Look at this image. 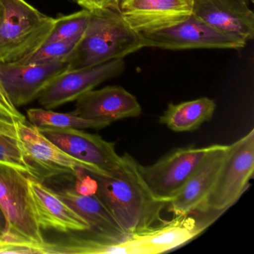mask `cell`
<instances>
[{
  "label": "cell",
  "instance_id": "obj_1",
  "mask_svg": "<svg viewBox=\"0 0 254 254\" xmlns=\"http://www.w3.org/2000/svg\"><path fill=\"white\" fill-rule=\"evenodd\" d=\"M90 173V172H89ZM97 182L96 195L130 235L163 222L167 203L157 200L144 182L139 163L131 155H122L120 166L106 175L90 173Z\"/></svg>",
  "mask_w": 254,
  "mask_h": 254
},
{
  "label": "cell",
  "instance_id": "obj_2",
  "mask_svg": "<svg viewBox=\"0 0 254 254\" xmlns=\"http://www.w3.org/2000/svg\"><path fill=\"white\" fill-rule=\"evenodd\" d=\"M142 48L140 34L127 24L119 11H90L85 32L68 59V69H84L123 59Z\"/></svg>",
  "mask_w": 254,
  "mask_h": 254
},
{
  "label": "cell",
  "instance_id": "obj_3",
  "mask_svg": "<svg viewBox=\"0 0 254 254\" xmlns=\"http://www.w3.org/2000/svg\"><path fill=\"white\" fill-rule=\"evenodd\" d=\"M27 174L0 163V210L5 221L0 245H26L40 254L46 239L38 225L28 187Z\"/></svg>",
  "mask_w": 254,
  "mask_h": 254
},
{
  "label": "cell",
  "instance_id": "obj_4",
  "mask_svg": "<svg viewBox=\"0 0 254 254\" xmlns=\"http://www.w3.org/2000/svg\"><path fill=\"white\" fill-rule=\"evenodd\" d=\"M0 64H17L30 57L48 39L55 18L40 12L25 0H2Z\"/></svg>",
  "mask_w": 254,
  "mask_h": 254
},
{
  "label": "cell",
  "instance_id": "obj_5",
  "mask_svg": "<svg viewBox=\"0 0 254 254\" xmlns=\"http://www.w3.org/2000/svg\"><path fill=\"white\" fill-rule=\"evenodd\" d=\"M254 172V130L252 129L230 145L210 191L196 212L224 214L248 190Z\"/></svg>",
  "mask_w": 254,
  "mask_h": 254
},
{
  "label": "cell",
  "instance_id": "obj_6",
  "mask_svg": "<svg viewBox=\"0 0 254 254\" xmlns=\"http://www.w3.org/2000/svg\"><path fill=\"white\" fill-rule=\"evenodd\" d=\"M220 215L193 212L175 215L148 230L127 236L122 245L127 254H158L185 245L201 234Z\"/></svg>",
  "mask_w": 254,
  "mask_h": 254
},
{
  "label": "cell",
  "instance_id": "obj_7",
  "mask_svg": "<svg viewBox=\"0 0 254 254\" xmlns=\"http://www.w3.org/2000/svg\"><path fill=\"white\" fill-rule=\"evenodd\" d=\"M212 145H189L177 148L159 159L154 164H139L144 182L157 200L168 203L185 185Z\"/></svg>",
  "mask_w": 254,
  "mask_h": 254
},
{
  "label": "cell",
  "instance_id": "obj_8",
  "mask_svg": "<svg viewBox=\"0 0 254 254\" xmlns=\"http://www.w3.org/2000/svg\"><path fill=\"white\" fill-rule=\"evenodd\" d=\"M140 34L144 47L181 50L245 47L247 41L221 32L194 14L166 29Z\"/></svg>",
  "mask_w": 254,
  "mask_h": 254
},
{
  "label": "cell",
  "instance_id": "obj_9",
  "mask_svg": "<svg viewBox=\"0 0 254 254\" xmlns=\"http://www.w3.org/2000/svg\"><path fill=\"white\" fill-rule=\"evenodd\" d=\"M49 139L76 160L87 164L91 174L106 175L120 166L122 156L116 143L81 129L38 127Z\"/></svg>",
  "mask_w": 254,
  "mask_h": 254
},
{
  "label": "cell",
  "instance_id": "obj_10",
  "mask_svg": "<svg viewBox=\"0 0 254 254\" xmlns=\"http://www.w3.org/2000/svg\"><path fill=\"white\" fill-rule=\"evenodd\" d=\"M123 59H115L84 69L65 71L41 92L38 100L45 109L52 110L76 101L99 84L123 73Z\"/></svg>",
  "mask_w": 254,
  "mask_h": 254
},
{
  "label": "cell",
  "instance_id": "obj_11",
  "mask_svg": "<svg viewBox=\"0 0 254 254\" xmlns=\"http://www.w3.org/2000/svg\"><path fill=\"white\" fill-rule=\"evenodd\" d=\"M18 133L28 160L39 181L62 175L74 176L79 168L92 172L87 164L69 155L27 120L19 122Z\"/></svg>",
  "mask_w": 254,
  "mask_h": 254
},
{
  "label": "cell",
  "instance_id": "obj_12",
  "mask_svg": "<svg viewBox=\"0 0 254 254\" xmlns=\"http://www.w3.org/2000/svg\"><path fill=\"white\" fill-rule=\"evenodd\" d=\"M68 69V62L27 64H0V81L18 109L38 99L51 81Z\"/></svg>",
  "mask_w": 254,
  "mask_h": 254
},
{
  "label": "cell",
  "instance_id": "obj_13",
  "mask_svg": "<svg viewBox=\"0 0 254 254\" xmlns=\"http://www.w3.org/2000/svg\"><path fill=\"white\" fill-rule=\"evenodd\" d=\"M118 11L138 33L166 29L192 14L193 0H119Z\"/></svg>",
  "mask_w": 254,
  "mask_h": 254
},
{
  "label": "cell",
  "instance_id": "obj_14",
  "mask_svg": "<svg viewBox=\"0 0 254 254\" xmlns=\"http://www.w3.org/2000/svg\"><path fill=\"white\" fill-rule=\"evenodd\" d=\"M27 182L34 212L41 230H54L64 234L90 230L88 222L55 190L32 176H28Z\"/></svg>",
  "mask_w": 254,
  "mask_h": 254
},
{
  "label": "cell",
  "instance_id": "obj_15",
  "mask_svg": "<svg viewBox=\"0 0 254 254\" xmlns=\"http://www.w3.org/2000/svg\"><path fill=\"white\" fill-rule=\"evenodd\" d=\"M73 112L80 117L113 123L142 114L136 96L120 86L94 89L80 96Z\"/></svg>",
  "mask_w": 254,
  "mask_h": 254
},
{
  "label": "cell",
  "instance_id": "obj_16",
  "mask_svg": "<svg viewBox=\"0 0 254 254\" xmlns=\"http://www.w3.org/2000/svg\"><path fill=\"white\" fill-rule=\"evenodd\" d=\"M230 145H212L209 152L178 194L167 203L174 215L197 211L209 194L227 156Z\"/></svg>",
  "mask_w": 254,
  "mask_h": 254
},
{
  "label": "cell",
  "instance_id": "obj_17",
  "mask_svg": "<svg viewBox=\"0 0 254 254\" xmlns=\"http://www.w3.org/2000/svg\"><path fill=\"white\" fill-rule=\"evenodd\" d=\"M192 14L224 33L254 39V14L247 0H193Z\"/></svg>",
  "mask_w": 254,
  "mask_h": 254
},
{
  "label": "cell",
  "instance_id": "obj_18",
  "mask_svg": "<svg viewBox=\"0 0 254 254\" xmlns=\"http://www.w3.org/2000/svg\"><path fill=\"white\" fill-rule=\"evenodd\" d=\"M56 194L90 224V231L112 240H126L128 235L120 227L114 215L95 195L78 194L72 187L55 190Z\"/></svg>",
  "mask_w": 254,
  "mask_h": 254
},
{
  "label": "cell",
  "instance_id": "obj_19",
  "mask_svg": "<svg viewBox=\"0 0 254 254\" xmlns=\"http://www.w3.org/2000/svg\"><path fill=\"white\" fill-rule=\"evenodd\" d=\"M216 109L213 99L199 98L179 104L171 103L159 122L175 132H191L210 121Z\"/></svg>",
  "mask_w": 254,
  "mask_h": 254
},
{
  "label": "cell",
  "instance_id": "obj_20",
  "mask_svg": "<svg viewBox=\"0 0 254 254\" xmlns=\"http://www.w3.org/2000/svg\"><path fill=\"white\" fill-rule=\"evenodd\" d=\"M0 108V163L15 168L38 179L29 163L18 133V123L25 121Z\"/></svg>",
  "mask_w": 254,
  "mask_h": 254
},
{
  "label": "cell",
  "instance_id": "obj_21",
  "mask_svg": "<svg viewBox=\"0 0 254 254\" xmlns=\"http://www.w3.org/2000/svg\"><path fill=\"white\" fill-rule=\"evenodd\" d=\"M29 123L37 127L54 128H93L102 130L111 123L102 120H91L71 113H58L45 108H31L27 111Z\"/></svg>",
  "mask_w": 254,
  "mask_h": 254
},
{
  "label": "cell",
  "instance_id": "obj_22",
  "mask_svg": "<svg viewBox=\"0 0 254 254\" xmlns=\"http://www.w3.org/2000/svg\"><path fill=\"white\" fill-rule=\"evenodd\" d=\"M90 11L82 9L69 15L55 19L51 33L47 41H68L78 44L87 29Z\"/></svg>",
  "mask_w": 254,
  "mask_h": 254
},
{
  "label": "cell",
  "instance_id": "obj_23",
  "mask_svg": "<svg viewBox=\"0 0 254 254\" xmlns=\"http://www.w3.org/2000/svg\"><path fill=\"white\" fill-rule=\"evenodd\" d=\"M76 45V43L68 41H46L30 57L17 64H27L68 62Z\"/></svg>",
  "mask_w": 254,
  "mask_h": 254
},
{
  "label": "cell",
  "instance_id": "obj_24",
  "mask_svg": "<svg viewBox=\"0 0 254 254\" xmlns=\"http://www.w3.org/2000/svg\"><path fill=\"white\" fill-rule=\"evenodd\" d=\"M75 184L73 187L78 194L82 195H95L97 191V182L95 178L85 169H77L74 175Z\"/></svg>",
  "mask_w": 254,
  "mask_h": 254
},
{
  "label": "cell",
  "instance_id": "obj_25",
  "mask_svg": "<svg viewBox=\"0 0 254 254\" xmlns=\"http://www.w3.org/2000/svg\"><path fill=\"white\" fill-rule=\"evenodd\" d=\"M78 5L90 11L102 9L119 11V0H79Z\"/></svg>",
  "mask_w": 254,
  "mask_h": 254
},
{
  "label": "cell",
  "instance_id": "obj_26",
  "mask_svg": "<svg viewBox=\"0 0 254 254\" xmlns=\"http://www.w3.org/2000/svg\"><path fill=\"white\" fill-rule=\"evenodd\" d=\"M0 108H3L4 110L17 118L26 120V117L19 111V110L14 106V104L11 102L9 96L4 90L1 81H0Z\"/></svg>",
  "mask_w": 254,
  "mask_h": 254
},
{
  "label": "cell",
  "instance_id": "obj_27",
  "mask_svg": "<svg viewBox=\"0 0 254 254\" xmlns=\"http://www.w3.org/2000/svg\"><path fill=\"white\" fill-rule=\"evenodd\" d=\"M5 221L2 211L0 210V235H2L5 230Z\"/></svg>",
  "mask_w": 254,
  "mask_h": 254
},
{
  "label": "cell",
  "instance_id": "obj_28",
  "mask_svg": "<svg viewBox=\"0 0 254 254\" xmlns=\"http://www.w3.org/2000/svg\"><path fill=\"white\" fill-rule=\"evenodd\" d=\"M4 16V5L2 0H0V24L2 23V18Z\"/></svg>",
  "mask_w": 254,
  "mask_h": 254
},
{
  "label": "cell",
  "instance_id": "obj_29",
  "mask_svg": "<svg viewBox=\"0 0 254 254\" xmlns=\"http://www.w3.org/2000/svg\"><path fill=\"white\" fill-rule=\"evenodd\" d=\"M67 1H69V2H74V3L78 4V1H79V0H67Z\"/></svg>",
  "mask_w": 254,
  "mask_h": 254
},
{
  "label": "cell",
  "instance_id": "obj_30",
  "mask_svg": "<svg viewBox=\"0 0 254 254\" xmlns=\"http://www.w3.org/2000/svg\"><path fill=\"white\" fill-rule=\"evenodd\" d=\"M251 2H254V0H251Z\"/></svg>",
  "mask_w": 254,
  "mask_h": 254
}]
</instances>
